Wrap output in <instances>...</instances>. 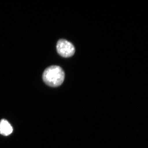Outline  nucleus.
Returning a JSON list of instances; mask_svg holds the SVG:
<instances>
[{
	"label": "nucleus",
	"mask_w": 148,
	"mask_h": 148,
	"mask_svg": "<svg viewBox=\"0 0 148 148\" xmlns=\"http://www.w3.org/2000/svg\"><path fill=\"white\" fill-rule=\"evenodd\" d=\"M56 49L58 54L65 58L71 57L75 53L74 45L66 40H59L57 42Z\"/></svg>",
	"instance_id": "2"
},
{
	"label": "nucleus",
	"mask_w": 148,
	"mask_h": 148,
	"mask_svg": "<svg viewBox=\"0 0 148 148\" xmlns=\"http://www.w3.org/2000/svg\"><path fill=\"white\" fill-rule=\"evenodd\" d=\"M65 73L61 67L52 66L45 69L42 75V78L46 84L51 87L59 86L64 82Z\"/></svg>",
	"instance_id": "1"
},
{
	"label": "nucleus",
	"mask_w": 148,
	"mask_h": 148,
	"mask_svg": "<svg viewBox=\"0 0 148 148\" xmlns=\"http://www.w3.org/2000/svg\"><path fill=\"white\" fill-rule=\"evenodd\" d=\"M13 132V128L8 121L2 119L0 121V134L4 136L10 135Z\"/></svg>",
	"instance_id": "3"
}]
</instances>
